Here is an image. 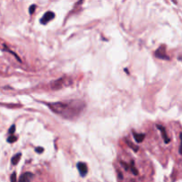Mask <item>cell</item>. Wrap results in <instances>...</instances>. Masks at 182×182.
Returning <instances> with one entry per match:
<instances>
[{
  "mask_svg": "<svg viewBox=\"0 0 182 182\" xmlns=\"http://www.w3.org/2000/svg\"><path fill=\"white\" fill-rule=\"evenodd\" d=\"M10 180H11V182H16L17 179H16V173H15V172H13V173L11 175Z\"/></svg>",
  "mask_w": 182,
  "mask_h": 182,
  "instance_id": "cell-15",
  "label": "cell"
},
{
  "mask_svg": "<svg viewBox=\"0 0 182 182\" xmlns=\"http://www.w3.org/2000/svg\"><path fill=\"white\" fill-rule=\"evenodd\" d=\"M156 127L158 128V130H160V131L162 132L163 138H164V140L165 143H169V142H170V140H169V138H168V136H167V133H166V131H165L164 127V126H162V125H160V124H157V125H156Z\"/></svg>",
  "mask_w": 182,
  "mask_h": 182,
  "instance_id": "cell-7",
  "label": "cell"
},
{
  "mask_svg": "<svg viewBox=\"0 0 182 182\" xmlns=\"http://www.w3.org/2000/svg\"><path fill=\"white\" fill-rule=\"evenodd\" d=\"M77 169L79 171V173L82 177H84L87 172H88V168H87V165L85 163H83V162H79L77 164Z\"/></svg>",
  "mask_w": 182,
  "mask_h": 182,
  "instance_id": "cell-3",
  "label": "cell"
},
{
  "mask_svg": "<svg viewBox=\"0 0 182 182\" xmlns=\"http://www.w3.org/2000/svg\"><path fill=\"white\" fill-rule=\"evenodd\" d=\"M54 17H55V13H54L53 12H51V11L46 12V13L43 15V17L40 19V23L43 24V25H45V24H47L49 21H51Z\"/></svg>",
  "mask_w": 182,
  "mask_h": 182,
  "instance_id": "cell-2",
  "label": "cell"
},
{
  "mask_svg": "<svg viewBox=\"0 0 182 182\" xmlns=\"http://www.w3.org/2000/svg\"><path fill=\"white\" fill-rule=\"evenodd\" d=\"M133 137H134L135 141L140 143V142H142V141H144V139H145V134H144V133H136V132H133Z\"/></svg>",
  "mask_w": 182,
  "mask_h": 182,
  "instance_id": "cell-8",
  "label": "cell"
},
{
  "mask_svg": "<svg viewBox=\"0 0 182 182\" xmlns=\"http://www.w3.org/2000/svg\"><path fill=\"white\" fill-rule=\"evenodd\" d=\"M36 153H43L44 152V148L43 147H36Z\"/></svg>",
  "mask_w": 182,
  "mask_h": 182,
  "instance_id": "cell-16",
  "label": "cell"
},
{
  "mask_svg": "<svg viewBox=\"0 0 182 182\" xmlns=\"http://www.w3.org/2000/svg\"><path fill=\"white\" fill-rule=\"evenodd\" d=\"M33 177H34V175L32 172H25L20 177L19 182H31Z\"/></svg>",
  "mask_w": 182,
  "mask_h": 182,
  "instance_id": "cell-5",
  "label": "cell"
},
{
  "mask_svg": "<svg viewBox=\"0 0 182 182\" xmlns=\"http://www.w3.org/2000/svg\"><path fill=\"white\" fill-rule=\"evenodd\" d=\"M16 141H17V137L14 135H10V137L7 139V142H9V143H13Z\"/></svg>",
  "mask_w": 182,
  "mask_h": 182,
  "instance_id": "cell-10",
  "label": "cell"
},
{
  "mask_svg": "<svg viewBox=\"0 0 182 182\" xmlns=\"http://www.w3.org/2000/svg\"><path fill=\"white\" fill-rule=\"evenodd\" d=\"M14 132H15V125L13 124V125L10 127V129H9V134H10V135H13Z\"/></svg>",
  "mask_w": 182,
  "mask_h": 182,
  "instance_id": "cell-13",
  "label": "cell"
},
{
  "mask_svg": "<svg viewBox=\"0 0 182 182\" xmlns=\"http://www.w3.org/2000/svg\"><path fill=\"white\" fill-rule=\"evenodd\" d=\"M155 56L158 58V59H162V60H170V58H169V56L166 54V53H165V50L164 49H163L162 47H159L157 50H156V52H155Z\"/></svg>",
  "mask_w": 182,
  "mask_h": 182,
  "instance_id": "cell-4",
  "label": "cell"
},
{
  "mask_svg": "<svg viewBox=\"0 0 182 182\" xmlns=\"http://www.w3.org/2000/svg\"><path fill=\"white\" fill-rule=\"evenodd\" d=\"M36 4H32V5L30 6V10H29V11H30V14H33V13H34L35 10H36Z\"/></svg>",
  "mask_w": 182,
  "mask_h": 182,
  "instance_id": "cell-14",
  "label": "cell"
},
{
  "mask_svg": "<svg viewBox=\"0 0 182 182\" xmlns=\"http://www.w3.org/2000/svg\"><path fill=\"white\" fill-rule=\"evenodd\" d=\"M62 82H63V78H60L58 80H55L53 82L51 83V87L53 90H58L61 89L62 87Z\"/></svg>",
  "mask_w": 182,
  "mask_h": 182,
  "instance_id": "cell-6",
  "label": "cell"
},
{
  "mask_svg": "<svg viewBox=\"0 0 182 182\" xmlns=\"http://www.w3.org/2000/svg\"><path fill=\"white\" fill-rule=\"evenodd\" d=\"M47 106L57 115L64 118H74L78 115L84 109V103L78 101H72L69 103L53 102L47 103Z\"/></svg>",
  "mask_w": 182,
  "mask_h": 182,
  "instance_id": "cell-1",
  "label": "cell"
},
{
  "mask_svg": "<svg viewBox=\"0 0 182 182\" xmlns=\"http://www.w3.org/2000/svg\"><path fill=\"white\" fill-rule=\"evenodd\" d=\"M21 153L16 154V155L11 159V163H12V164H13V165H16V164L19 163V161H20V159H21Z\"/></svg>",
  "mask_w": 182,
  "mask_h": 182,
  "instance_id": "cell-9",
  "label": "cell"
},
{
  "mask_svg": "<svg viewBox=\"0 0 182 182\" xmlns=\"http://www.w3.org/2000/svg\"><path fill=\"white\" fill-rule=\"evenodd\" d=\"M118 174H119V178H120V180H122V179H123V175H122V173L118 172Z\"/></svg>",
  "mask_w": 182,
  "mask_h": 182,
  "instance_id": "cell-17",
  "label": "cell"
},
{
  "mask_svg": "<svg viewBox=\"0 0 182 182\" xmlns=\"http://www.w3.org/2000/svg\"><path fill=\"white\" fill-rule=\"evenodd\" d=\"M126 143L128 144V146H129L131 148H133V150H134L135 152H137V151H138V149H139V148H138V146H134L133 144H132V143H131V142H130L128 140H126Z\"/></svg>",
  "mask_w": 182,
  "mask_h": 182,
  "instance_id": "cell-12",
  "label": "cell"
},
{
  "mask_svg": "<svg viewBox=\"0 0 182 182\" xmlns=\"http://www.w3.org/2000/svg\"><path fill=\"white\" fill-rule=\"evenodd\" d=\"M131 170H132V173L134 175H138V172H137V169L134 166V163L133 162L131 163Z\"/></svg>",
  "mask_w": 182,
  "mask_h": 182,
  "instance_id": "cell-11",
  "label": "cell"
}]
</instances>
